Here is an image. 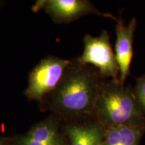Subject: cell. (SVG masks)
I'll return each instance as SVG.
<instances>
[{
    "label": "cell",
    "instance_id": "6da1fadb",
    "mask_svg": "<svg viewBox=\"0 0 145 145\" xmlns=\"http://www.w3.org/2000/svg\"><path fill=\"white\" fill-rule=\"evenodd\" d=\"M67 69L50 95V106L69 118H91L101 83L99 72L78 63Z\"/></svg>",
    "mask_w": 145,
    "mask_h": 145
},
{
    "label": "cell",
    "instance_id": "7a4b0ae2",
    "mask_svg": "<svg viewBox=\"0 0 145 145\" xmlns=\"http://www.w3.org/2000/svg\"><path fill=\"white\" fill-rule=\"evenodd\" d=\"M93 118L105 130L145 124V115L138 104L133 89L120 81L101 82Z\"/></svg>",
    "mask_w": 145,
    "mask_h": 145
},
{
    "label": "cell",
    "instance_id": "3957f363",
    "mask_svg": "<svg viewBox=\"0 0 145 145\" xmlns=\"http://www.w3.org/2000/svg\"><path fill=\"white\" fill-rule=\"evenodd\" d=\"M71 62L55 57L42 59L30 72L24 95L30 100L41 101L59 85Z\"/></svg>",
    "mask_w": 145,
    "mask_h": 145
},
{
    "label": "cell",
    "instance_id": "277c9868",
    "mask_svg": "<svg viewBox=\"0 0 145 145\" xmlns=\"http://www.w3.org/2000/svg\"><path fill=\"white\" fill-rule=\"evenodd\" d=\"M83 44L84 50L77 62L93 65L101 77H111L112 80L120 81V67L108 32L104 30L97 37L88 34L84 37Z\"/></svg>",
    "mask_w": 145,
    "mask_h": 145
},
{
    "label": "cell",
    "instance_id": "5b68a950",
    "mask_svg": "<svg viewBox=\"0 0 145 145\" xmlns=\"http://www.w3.org/2000/svg\"><path fill=\"white\" fill-rule=\"evenodd\" d=\"M41 9L57 23H68L90 14L111 18L115 21L118 20L111 14L99 12L88 0H39L32 8L34 12Z\"/></svg>",
    "mask_w": 145,
    "mask_h": 145
},
{
    "label": "cell",
    "instance_id": "8992f818",
    "mask_svg": "<svg viewBox=\"0 0 145 145\" xmlns=\"http://www.w3.org/2000/svg\"><path fill=\"white\" fill-rule=\"evenodd\" d=\"M116 22L115 54L120 71V81L124 83L130 73L133 57V41L137 21L135 18H133L128 25H125L124 21L118 18Z\"/></svg>",
    "mask_w": 145,
    "mask_h": 145
},
{
    "label": "cell",
    "instance_id": "52a82bcc",
    "mask_svg": "<svg viewBox=\"0 0 145 145\" xmlns=\"http://www.w3.org/2000/svg\"><path fill=\"white\" fill-rule=\"evenodd\" d=\"M14 145H64L57 124L49 118L36 124L27 133L16 138Z\"/></svg>",
    "mask_w": 145,
    "mask_h": 145
},
{
    "label": "cell",
    "instance_id": "ba28073f",
    "mask_svg": "<svg viewBox=\"0 0 145 145\" xmlns=\"http://www.w3.org/2000/svg\"><path fill=\"white\" fill-rule=\"evenodd\" d=\"M65 132L70 145H102L105 129L93 118L83 124L68 125Z\"/></svg>",
    "mask_w": 145,
    "mask_h": 145
},
{
    "label": "cell",
    "instance_id": "9c48e42d",
    "mask_svg": "<svg viewBox=\"0 0 145 145\" xmlns=\"http://www.w3.org/2000/svg\"><path fill=\"white\" fill-rule=\"evenodd\" d=\"M145 124L121 126L105 130L102 145H140Z\"/></svg>",
    "mask_w": 145,
    "mask_h": 145
},
{
    "label": "cell",
    "instance_id": "30bf717a",
    "mask_svg": "<svg viewBox=\"0 0 145 145\" xmlns=\"http://www.w3.org/2000/svg\"><path fill=\"white\" fill-rule=\"evenodd\" d=\"M133 90L138 104L145 115V74L137 78Z\"/></svg>",
    "mask_w": 145,
    "mask_h": 145
},
{
    "label": "cell",
    "instance_id": "8fae6325",
    "mask_svg": "<svg viewBox=\"0 0 145 145\" xmlns=\"http://www.w3.org/2000/svg\"><path fill=\"white\" fill-rule=\"evenodd\" d=\"M6 140L4 138H0V145H5L6 144Z\"/></svg>",
    "mask_w": 145,
    "mask_h": 145
},
{
    "label": "cell",
    "instance_id": "7c38bea8",
    "mask_svg": "<svg viewBox=\"0 0 145 145\" xmlns=\"http://www.w3.org/2000/svg\"><path fill=\"white\" fill-rule=\"evenodd\" d=\"M1 1H0V4H1Z\"/></svg>",
    "mask_w": 145,
    "mask_h": 145
}]
</instances>
